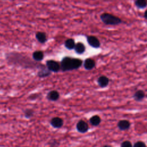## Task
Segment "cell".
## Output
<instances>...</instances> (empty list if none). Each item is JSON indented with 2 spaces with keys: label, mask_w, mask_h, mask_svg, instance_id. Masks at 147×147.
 <instances>
[{
  "label": "cell",
  "mask_w": 147,
  "mask_h": 147,
  "mask_svg": "<svg viewBox=\"0 0 147 147\" xmlns=\"http://www.w3.org/2000/svg\"><path fill=\"white\" fill-rule=\"evenodd\" d=\"M82 64L83 61L80 59L65 56L60 61V70L63 72H65L77 69L79 68Z\"/></svg>",
  "instance_id": "1"
},
{
  "label": "cell",
  "mask_w": 147,
  "mask_h": 147,
  "mask_svg": "<svg viewBox=\"0 0 147 147\" xmlns=\"http://www.w3.org/2000/svg\"><path fill=\"white\" fill-rule=\"evenodd\" d=\"M16 56L18 58H17L18 60L13 61V63L15 64H18L22 66V67L26 68H38V69L45 67L43 64L36 63L32 60L28 56H24L20 53H15Z\"/></svg>",
  "instance_id": "2"
},
{
  "label": "cell",
  "mask_w": 147,
  "mask_h": 147,
  "mask_svg": "<svg viewBox=\"0 0 147 147\" xmlns=\"http://www.w3.org/2000/svg\"><path fill=\"white\" fill-rule=\"evenodd\" d=\"M100 18L107 25H118L122 22V20L119 17L108 13H102L100 16Z\"/></svg>",
  "instance_id": "3"
},
{
  "label": "cell",
  "mask_w": 147,
  "mask_h": 147,
  "mask_svg": "<svg viewBox=\"0 0 147 147\" xmlns=\"http://www.w3.org/2000/svg\"><path fill=\"white\" fill-rule=\"evenodd\" d=\"M47 68L51 71L53 72H57L60 70V63L53 60H48L46 61Z\"/></svg>",
  "instance_id": "4"
},
{
  "label": "cell",
  "mask_w": 147,
  "mask_h": 147,
  "mask_svg": "<svg viewBox=\"0 0 147 147\" xmlns=\"http://www.w3.org/2000/svg\"><path fill=\"white\" fill-rule=\"evenodd\" d=\"M88 44L94 48H99L100 47V42L98 38L94 36H88L86 37Z\"/></svg>",
  "instance_id": "5"
},
{
  "label": "cell",
  "mask_w": 147,
  "mask_h": 147,
  "mask_svg": "<svg viewBox=\"0 0 147 147\" xmlns=\"http://www.w3.org/2000/svg\"><path fill=\"white\" fill-rule=\"evenodd\" d=\"M78 131L80 133H85L88 130V125L86 122L83 120H80L76 126Z\"/></svg>",
  "instance_id": "6"
},
{
  "label": "cell",
  "mask_w": 147,
  "mask_h": 147,
  "mask_svg": "<svg viewBox=\"0 0 147 147\" xmlns=\"http://www.w3.org/2000/svg\"><path fill=\"white\" fill-rule=\"evenodd\" d=\"M63 123H64V122H63V119L61 118H60L58 117L52 118L50 121L51 125L53 127L56 128V129L61 127L63 125Z\"/></svg>",
  "instance_id": "7"
},
{
  "label": "cell",
  "mask_w": 147,
  "mask_h": 147,
  "mask_svg": "<svg viewBox=\"0 0 147 147\" xmlns=\"http://www.w3.org/2000/svg\"><path fill=\"white\" fill-rule=\"evenodd\" d=\"M96 63L94 60L91 58L85 59L83 61V67L86 70H91L95 67Z\"/></svg>",
  "instance_id": "8"
},
{
  "label": "cell",
  "mask_w": 147,
  "mask_h": 147,
  "mask_svg": "<svg viewBox=\"0 0 147 147\" xmlns=\"http://www.w3.org/2000/svg\"><path fill=\"white\" fill-rule=\"evenodd\" d=\"M109 79L105 75L100 76L97 79V83L99 87L101 88H105L107 87L109 84Z\"/></svg>",
  "instance_id": "9"
},
{
  "label": "cell",
  "mask_w": 147,
  "mask_h": 147,
  "mask_svg": "<svg viewBox=\"0 0 147 147\" xmlns=\"http://www.w3.org/2000/svg\"><path fill=\"white\" fill-rule=\"evenodd\" d=\"M60 94L56 90L50 91L47 95V98L50 101H56L59 99Z\"/></svg>",
  "instance_id": "10"
},
{
  "label": "cell",
  "mask_w": 147,
  "mask_h": 147,
  "mask_svg": "<svg viewBox=\"0 0 147 147\" xmlns=\"http://www.w3.org/2000/svg\"><path fill=\"white\" fill-rule=\"evenodd\" d=\"M117 126L121 130H126L129 129L130 126V123L129 121L126 119L121 120L118 122Z\"/></svg>",
  "instance_id": "11"
},
{
  "label": "cell",
  "mask_w": 147,
  "mask_h": 147,
  "mask_svg": "<svg viewBox=\"0 0 147 147\" xmlns=\"http://www.w3.org/2000/svg\"><path fill=\"white\" fill-rule=\"evenodd\" d=\"M74 49L75 52L79 55H82L86 51V47L83 43L81 42H78L75 44Z\"/></svg>",
  "instance_id": "12"
},
{
  "label": "cell",
  "mask_w": 147,
  "mask_h": 147,
  "mask_svg": "<svg viewBox=\"0 0 147 147\" xmlns=\"http://www.w3.org/2000/svg\"><path fill=\"white\" fill-rule=\"evenodd\" d=\"M51 75V72L45 66L40 69L37 72V76L41 78L48 77Z\"/></svg>",
  "instance_id": "13"
},
{
  "label": "cell",
  "mask_w": 147,
  "mask_h": 147,
  "mask_svg": "<svg viewBox=\"0 0 147 147\" xmlns=\"http://www.w3.org/2000/svg\"><path fill=\"white\" fill-rule=\"evenodd\" d=\"M36 38L41 44H44L47 41V34L42 32H37L36 33Z\"/></svg>",
  "instance_id": "14"
},
{
  "label": "cell",
  "mask_w": 147,
  "mask_h": 147,
  "mask_svg": "<svg viewBox=\"0 0 147 147\" xmlns=\"http://www.w3.org/2000/svg\"><path fill=\"white\" fill-rule=\"evenodd\" d=\"M44 57V52L41 51H36L32 54V58L36 61H41Z\"/></svg>",
  "instance_id": "15"
},
{
  "label": "cell",
  "mask_w": 147,
  "mask_h": 147,
  "mask_svg": "<svg viewBox=\"0 0 147 147\" xmlns=\"http://www.w3.org/2000/svg\"><path fill=\"white\" fill-rule=\"evenodd\" d=\"M145 94L144 91L141 90H137V91H136L133 96L134 100L136 101H138V102H140V101H141L142 100H143L144 98H145Z\"/></svg>",
  "instance_id": "16"
},
{
  "label": "cell",
  "mask_w": 147,
  "mask_h": 147,
  "mask_svg": "<svg viewBox=\"0 0 147 147\" xmlns=\"http://www.w3.org/2000/svg\"><path fill=\"white\" fill-rule=\"evenodd\" d=\"M75 45V40L72 38H68L64 42L65 47L69 50L74 49Z\"/></svg>",
  "instance_id": "17"
},
{
  "label": "cell",
  "mask_w": 147,
  "mask_h": 147,
  "mask_svg": "<svg viewBox=\"0 0 147 147\" xmlns=\"http://www.w3.org/2000/svg\"><path fill=\"white\" fill-rule=\"evenodd\" d=\"M101 122V119L100 117L98 115H95L91 117L90 119V123L93 126H98L100 124Z\"/></svg>",
  "instance_id": "18"
},
{
  "label": "cell",
  "mask_w": 147,
  "mask_h": 147,
  "mask_svg": "<svg viewBox=\"0 0 147 147\" xmlns=\"http://www.w3.org/2000/svg\"><path fill=\"white\" fill-rule=\"evenodd\" d=\"M134 4L137 8L142 9L146 7V0H136Z\"/></svg>",
  "instance_id": "19"
},
{
  "label": "cell",
  "mask_w": 147,
  "mask_h": 147,
  "mask_svg": "<svg viewBox=\"0 0 147 147\" xmlns=\"http://www.w3.org/2000/svg\"><path fill=\"white\" fill-rule=\"evenodd\" d=\"M24 116L25 118L29 119L32 118L34 115V110L32 109H27L24 110Z\"/></svg>",
  "instance_id": "20"
},
{
  "label": "cell",
  "mask_w": 147,
  "mask_h": 147,
  "mask_svg": "<svg viewBox=\"0 0 147 147\" xmlns=\"http://www.w3.org/2000/svg\"><path fill=\"white\" fill-rule=\"evenodd\" d=\"M133 147H146V145L144 142L141 141H138L134 143Z\"/></svg>",
  "instance_id": "21"
},
{
  "label": "cell",
  "mask_w": 147,
  "mask_h": 147,
  "mask_svg": "<svg viewBox=\"0 0 147 147\" xmlns=\"http://www.w3.org/2000/svg\"><path fill=\"white\" fill-rule=\"evenodd\" d=\"M121 147H133V145L129 141H123L121 145Z\"/></svg>",
  "instance_id": "22"
},
{
  "label": "cell",
  "mask_w": 147,
  "mask_h": 147,
  "mask_svg": "<svg viewBox=\"0 0 147 147\" xmlns=\"http://www.w3.org/2000/svg\"><path fill=\"white\" fill-rule=\"evenodd\" d=\"M100 147H113L111 145H104Z\"/></svg>",
  "instance_id": "23"
},
{
  "label": "cell",
  "mask_w": 147,
  "mask_h": 147,
  "mask_svg": "<svg viewBox=\"0 0 147 147\" xmlns=\"http://www.w3.org/2000/svg\"><path fill=\"white\" fill-rule=\"evenodd\" d=\"M146 12H147V11H145V12H144V18H145V19H146L147 18V17H146Z\"/></svg>",
  "instance_id": "24"
}]
</instances>
